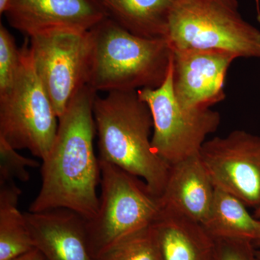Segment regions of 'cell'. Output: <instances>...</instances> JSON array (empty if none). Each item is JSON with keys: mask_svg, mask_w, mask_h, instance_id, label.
<instances>
[{"mask_svg": "<svg viewBox=\"0 0 260 260\" xmlns=\"http://www.w3.org/2000/svg\"><path fill=\"white\" fill-rule=\"evenodd\" d=\"M97 91L84 85L59 118L50 151L42 160V186L29 212L66 208L90 220L99 211L100 166L94 150L93 104Z\"/></svg>", "mask_w": 260, "mask_h": 260, "instance_id": "1", "label": "cell"}, {"mask_svg": "<svg viewBox=\"0 0 260 260\" xmlns=\"http://www.w3.org/2000/svg\"><path fill=\"white\" fill-rule=\"evenodd\" d=\"M93 116L99 160L140 178L152 194L160 198L171 166L153 151V118L137 90H114L105 97L97 95Z\"/></svg>", "mask_w": 260, "mask_h": 260, "instance_id": "2", "label": "cell"}, {"mask_svg": "<svg viewBox=\"0 0 260 260\" xmlns=\"http://www.w3.org/2000/svg\"><path fill=\"white\" fill-rule=\"evenodd\" d=\"M91 41L88 84L95 91L157 88L172 60L167 39L132 34L107 17L89 30Z\"/></svg>", "mask_w": 260, "mask_h": 260, "instance_id": "3", "label": "cell"}, {"mask_svg": "<svg viewBox=\"0 0 260 260\" xmlns=\"http://www.w3.org/2000/svg\"><path fill=\"white\" fill-rule=\"evenodd\" d=\"M167 40L172 50L215 49L260 59V30L243 18L238 0H174Z\"/></svg>", "mask_w": 260, "mask_h": 260, "instance_id": "4", "label": "cell"}, {"mask_svg": "<svg viewBox=\"0 0 260 260\" xmlns=\"http://www.w3.org/2000/svg\"><path fill=\"white\" fill-rule=\"evenodd\" d=\"M99 166L102 195L99 211L86 220L87 241L93 259L116 243L150 226L160 211L159 198L140 178L108 162L99 160Z\"/></svg>", "mask_w": 260, "mask_h": 260, "instance_id": "5", "label": "cell"}, {"mask_svg": "<svg viewBox=\"0 0 260 260\" xmlns=\"http://www.w3.org/2000/svg\"><path fill=\"white\" fill-rule=\"evenodd\" d=\"M58 126L59 118L34 68L29 40L25 41L14 83L0 95V138L16 150L27 149L44 160Z\"/></svg>", "mask_w": 260, "mask_h": 260, "instance_id": "6", "label": "cell"}, {"mask_svg": "<svg viewBox=\"0 0 260 260\" xmlns=\"http://www.w3.org/2000/svg\"><path fill=\"white\" fill-rule=\"evenodd\" d=\"M146 103L153 121V151L169 166L198 155L208 135L220 124V115L210 109H187L179 105L173 88L172 60L167 78L157 88L137 90Z\"/></svg>", "mask_w": 260, "mask_h": 260, "instance_id": "7", "label": "cell"}, {"mask_svg": "<svg viewBox=\"0 0 260 260\" xmlns=\"http://www.w3.org/2000/svg\"><path fill=\"white\" fill-rule=\"evenodd\" d=\"M28 39L34 68L59 118L77 92L88 84L90 32L52 30Z\"/></svg>", "mask_w": 260, "mask_h": 260, "instance_id": "8", "label": "cell"}, {"mask_svg": "<svg viewBox=\"0 0 260 260\" xmlns=\"http://www.w3.org/2000/svg\"><path fill=\"white\" fill-rule=\"evenodd\" d=\"M199 156L215 188L260 208V136L234 130L206 140Z\"/></svg>", "mask_w": 260, "mask_h": 260, "instance_id": "9", "label": "cell"}, {"mask_svg": "<svg viewBox=\"0 0 260 260\" xmlns=\"http://www.w3.org/2000/svg\"><path fill=\"white\" fill-rule=\"evenodd\" d=\"M173 88L179 105L205 109L225 99V76L234 54L215 49L172 50Z\"/></svg>", "mask_w": 260, "mask_h": 260, "instance_id": "10", "label": "cell"}, {"mask_svg": "<svg viewBox=\"0 0 260 260\" xmlns=\"http://www.w3.org/2000/svg\"><path fill=\"white\" fill-rule=\"evenodd\" d=\"M5 15L28 38L52 30L89 31L108 17L96 0H12Z\"/></svg>", "mask_w": 260, "mask_h": 260, "instance_id": "11", "label": "cell"}, {"mask_svg": "<svg viewBox=\"0 0 260 260\" xmlns=\"http://www.w3.org/2000/svg\"><path fill=\"white\" fill-rule=\"evenodd\" d=\"M34 246L45 260H93L86 220L66 208L24 213Z\"/></svg>", "mask_w": 260, "mask_h": 260, "instance_id": "12", "label": "cell"}, {"mask_svg": "<svg viewBox=\"0 0 260 260\" xmlns=\"http://www.w3.org/2000/svg\"><path fill=\"white\" fill-rule=\"evenodd\" d=\"M215 187L199 154L171 166L160 208L204 225L213 206Z\"/></svg>", "mask_w": 260, "mask_h": 260, "instance_id": "13", "label": "cell"}, {"mask_svg": "<svg viewBox=\"0 0 260 260\" xmlns=\"http://www.w3.org/2000/svg\"><path fill=\"white\" fill-rule=\"evenodd\" d=\"M151 229L162 260H216V240L203 224L160 208Z\"/></svg>", "mask_w": 260, "mask_h": 260, "instance_id": "14", "label": "cell"}, {"mask_svg": "<svg viewBox=\"0 0 260 260\" xmlns=\"http://www.w3.org/2000/svg\"><path fill=\"white\" fill-rule=\"evenodd\" d=\"M109 18L147 39H167L174 0H96Z\"/></svg>", "mask_w": 260, "mask_h": 260, "instance_id": "15", "label": "cell"}, {"mask_svg": "<svg viewBox=\"0 0 260 260\" xmlns=\"http://www.w3.org/2000/svg\"><path fill=\"white\" fill-rule=\"evenodd\" d=\"M203 225L215 239L254 242L260 232V219L249 213L240 200L217 188L209 218Z\"/></svg>", "mask_w": 260, "mask_h": 260, "instance_id": "16", "label": "cell"}, {"mask_svg": "<svg viewBox=\"0 0 260 260\" xmlns=\"http://www.w3.org/2000/svg\"><path fill=\"white\" fill-rule=\"evenodd\" d=\"M21 193L15 181L0 182V260H13L36 249L18 208Z\"/></svg>", "mask_w": 260, "mask_h": 260, "instance_id": "17", "label": "cell"}, {"mask_svg": "<svg viewBox=\"0 0 260 260\" xmlns=\"http://www.w3.org/2000/svg\"><path fill=\"white\" fill-rule=\"evenodd\" d=\"M93 260H162L151 225L116 243Z\"/></svg>", "mask_w": 260, "mask_h": 260, "instance_id": "18", "label": "cell"}, {"mask_svg": "<svg viewBox=\"0 0 260 260\" xmlns=\"http://www.w3.org/2000/svg\"><path fill=\"white\" fill-rule=\"evenodd\" d=\"M20 63V49L14 37L0 24V95L8 92L14 83Z\"/></svg>", "mask_w": 260, "mask_h": 260, "instance_id": "19", "label": "cell"}, {"mask_svg": "<svg viewBox=\"0 0 260 260\" xmlns=\"http://www.w3.org/2000/svg\"><path fill=\"white\" fill-rule=\"evenodd\" d=\"M40 167L37 160L20 155L16 149L0 138V182L15 179L26 182L30 179L28 168Z\"/></svg>", "mask_w": 260, "mask_h": 260, "instance_id": "20", "label": "cell"}, {"mask_svg": "<svg viewBox=\"0 0 260 260\" xmlns=\"http://www.w3.org/2000/svg\"><path fill=\"white\" fill-rule=\"evenodd\" d=\"M215 240L216 260H257L253 242L236 239Z\"/></svg>", "mask_w": 260, "mask_h": 260, "instance_id": "21", "label": "cell"}, {"mask_svg": "<svg viewBox=\"0 0 260 260\" xmlns=\"http://www.w3.org/2000/svg\"><path fill=\"white\" fill-rule=\"evenodd\" d=\"M13 260H45V259L42 253L38 249H35Z\"/></svg>", "mask_w": 260, "mask_h": 260, "instance_id": "22", "label": "cell"}, {"mask_svg": "<svg viewBox=\"0 0 260 260\" xmlns=\"http://www.w3.org/2000/svg\"><path fill=\"white\" fill-rule=\"evenodd\" d=\"M12 0H0V13L5 14L7 10L9 8Z\"/></svg>", "mask_w": 260, "mask_h": 260, "instance_id": "23", "label": "cell"}, {"mask_svg": "<svg viewBox=\"0 0 260 260\" xmlns=\"http://www.w3.org/2000/svg\"><path fill=\"white\" fill-rule=\"evenodd\" d=\"M253 245H254V250H255L256 258H257V260H260V232L258 237L253 242Z\"/></svg>", "mask_w": 260, "mask_h": 260, "instance_id": "24", "label": "cell"}, {"mask_svg": "<svg viewBox=\"0 0 260 260\" xmlns=\"http://www.w3.org/2000/svg\"><path fill=\"white\" fill-rule=\"evenodd\" d=\"M253 215H254L256 218L260 219V208L254 210V213Z\"/></svg>", "mask_w": 260, "mask_h": 260, "instance_id": "25", "label": "cell"}]
</instances>
